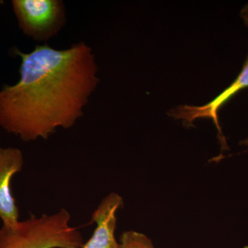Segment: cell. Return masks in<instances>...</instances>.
<instances>
[{
  "instance_id": "obj_5",
  "label": "cell",
  "mask_w": 248,
  "mask_h": 248,
  "mask_svg": "<svg viewBox=\"0 0 248 248\" xmlns=\"http://www.w3.org/2000/svg\"><path fill=\"white\" fill-rule=\"evenodd\" d=\"M24 166L22 152L16 148H0V218L3 226L19 223V208L11 190V181Z\"/></svg>"
},
{
  "instance_id": "obj_8",
  "label": "cell",
  "mask_w": 248,
  "mask_h": 248,
  "mask_svg": "<svg viewBox=\"0 0 248 248\" xmlns=\"http://www.w3.org/2000/svg\"><path fill=\"white\" fill-rule=\"evenodd\" d=\"M240 16L244 21L245 25L248 27V4L245 5L240 12Z\"/></svg>"
},
{
  "instance_id": "obj_9",
  "label": "cell",
  "mask_w": 248,
  "mask_h": 248,
  "mask_svg": "<svg viewBox=\"0 0 248 248\" xmlns=\"http://www.w3.org/2000/svg\"><path fill=\"white\" fill-rule=\"evenodd\" d=\"M240 144L244 145V146H247L248 148V138L246 139V140H243V141L240 142Z\"/></svg>"
},
{
  "instance_id": "obj_6",
  "label": "cell",
  "mask_w": 248,
  "mask_h": 248,
  "mask_svg": "<svg viewBox=\"0 0 248 248\" xmlns=\"http://www.w3.org/2000/svg\"><path fill=\"white\" fill-rule=\"evenodd\" d=\"M123 205V199L115 192H111L103 199L91 217V223L94 222L97 227L82 248H120L115 232L117 211Z\"/></svg>"
},
{
  "instance_id": "obj_7",
  "label": "cell",
  "mask_w": 248,
  "mask_h": 248,
  "mask_svg": "<svg viewBox=\"0 0 248 248\" xmlns=\"http://www.w3.org/2000/svg\"><path fill=\"white\" fill-rule=\"evenodd\" d=\"M120 248H155L146 234L135 231H124L120 236Z\"/></svg>"
},
{
  "instance_id": "obj_2",
  "label": "cell",
  "mask_w": 248,
  "mask_h": 248,
  "mask_svg": "<svg viewBox=\"0 0 248 248\" xmlns=\"http://www.w3.org/2000/svg\"><path fill=\"white\" fill-rule=\"evenodd\" d=\"M71 214L65 208L52 215H31L17 226H2L0 248H82L79 228L70 225Z\"/></svg>"
},
{
  "instance_id": "obj_4",
  "label": "cell",
  "mask_w": 248,
  "mask_h": 248,
  "mask_svg": "<svg viewBox=\"0 0 248 248\" xmlns=\"http://www.w3.org/2000/svg\"><path fill=\"white\" fill-rule=\"evenodd\" d=\"M248 88V56L245 62L242 69L235 79L234 81L229 87L227 88L218 94L212 102L202 106V107H195V106L182 105L171 109L169 112V115L177 120H182L183 124L186 126H192L193 122L197 119L211 118L214 123L216 125L218 133L221 135V143H226L224 137L222 134L221 127L218 120V110L228 102L232 97H234L236 93L243 89Z\"/></svg>"
},
{
  "instance_id": "obj_1",
  "label": "cell",
  "mask_w": 248,
  "mask_h": 248,
  "mask_svg": "<svg viewBox=\"0 0 248 248\" xmlns=\"http://www.w3.org/2000/svg\"><path fill=\"white\" fill-rule=\"evenodd\" d=\"M15 53L22 60L20 79L0 91V126L24 141L73 127L99 82L92 48L80 42L65 50L45 45Z\"/></svg>"
},
{
  "instance_id": "obj_3",
  "label": "cell",
  "mask_w": 248,
  "mask_h": 248,
  "mask_svg": "<svg viewBox=\"0 0 248 248\" xmlns=\"http://www.w3.org/2000/svg\"><path fill=\"white\" fill-rule=\"evenodd\" d=\"M12 5L21 30L34 40L46 42L66 24V9L61 0H14Z\"/></svg>"
}]
</instances>
